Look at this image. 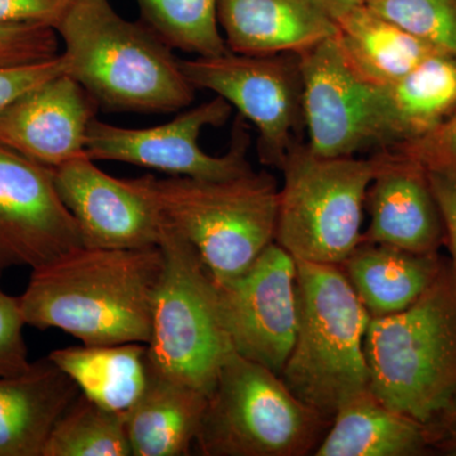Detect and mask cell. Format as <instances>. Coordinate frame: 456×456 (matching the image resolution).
<instances>
[{
	"label": "cell",
	"instance_id": "1",
	"mask_svg": "<svg viewBox=\"0 0 456 456\" xmlns=\"http://www.w3.org/2000/svg\"><path fill=\"white\" fill-rule=\"evenodd\" d=\"M163 272L159 246H82L32 269L18 301L26 325L61 330L83 345H147Z\"/></svg>",
	"mask_w": 456,
	"mask_h": 456
},
{
	"label": "cell",
	"instance_id": "2",
	"mask_svg": "<svg viewBox=\"0 0 456 456\" xmlns=\"http://www.w3.org/2000/svg\"><path fill=\"white\" fill-rule=\"evenodd\" d=\"M66 73L110 112L175 113L196 88L173 49L142 22L117 13L110 0H75L56 27Z\"/></svg>",
	"mask_w": 456,
	"mask_h": 456
},
{
	"label": "cell",
	"instance_id": "3",
	"mask_svg": "<svg viewBox=\"0 0 456 456\" xmlns=\"http://www.w3.org/2000/svg\"><path fill=\"white\" fill-rule=\"evenodd\" d=\"M369 389L430 426L456 393V278L449 260L406 310L370 318L365 335Z\"/></svg>",
	"mask_w": 456,
	"mask_h": 456
},
{
	"label": "cell",
	"instance_id": "4",
	"mask_svg": "<svg viewBox=\"0 0 456 456\" xmlns=\"http://www.w3.org/2000/svg\"><path fill=\"white\" fill-rule=\"evenodd\" d=\"M194 246L216 283L246 272L275 241L279 187L266 171L226 180L128 179Z\"/></svg>",
	"mask_w": 456,
	"mask_h": 456
},
{
	"label": "cell",
	"instance_id": "5",
	"mask_svg": "<svg viewBox=\"0 0 456 456\" xmlns=\"http://www.w3.org/2000/svg\"><path fill=\"white\" fill-rule=\"evenodd\" d=\"M296 261L298 329L281 377L297 397L332 421L342 404L369 388L370 314L340 266Z\"/></svg>",
	"mask_w": 456,
	"mask_h": 456
},
{
	"label": "cell",
	"instance_id": "6",
	"mask_svg": "<svg viewBox=\"0 0 456 456\" xmlns=\"http://www.w3.org/2000/svg\"><path fill=\"white\" fill-rule=\"evenodd\" d=\"M331 422L281 375L232 351L207 397L196 446L204 456H305Z\"/></svg>",
	"mask_w": 456,
	"mask_h": 456
},
{
	"label": "cell",
	"instance_id": "7",
	"mask_svg": "<svg viewBox=\"0 0 456 456\" xmlns=\"http://www.w3.org/2000/svg\"><path fill=\"white\" fill-rule=\"evenodd\" d=\"M380 167L369 158H323L296 143L281 169L275 242L296 260L340 265L362 242L365 196Z\"/></svg>",
	"mask_w": 456,
	"mask_h": 456
},
{
	"label": "cell",
	"instance_id": "8",
	"mask_svg": "<svg viewBox=\"0 0 456 456\" xmlns=\"http://www.w3.org/2000/svg\"><path fill=\"white\" fill-rule=\"evenodd\" d=\"M159 248L164 272L147 344L150 365L208 397L222 362L232 353L221 322L217 284L194 246L164 217Z\"/></svg>",
	"mask_w": 456,
	"mask_h": 456
},
{
	"label": "cell",
	"instance_id": "9",
	"mask_svg": "<svg viewBox=\"0 0 456 456\" xmlns=\"http://www.w3.org/2000/svg\"><path fill=\"white\" fill-rule=\"evenodd\" d=\"M196 89L209 90L256 127L261 163L281 169L305 127L303 82L296 53L254 56L227 53L180 61Z\"/></svg>",
	"mask_w": 456,
	"mask_h": 456
},
{
	"label": "cell",
	"instance_id": "10",
	"mask_svg": "<svg viewBox=\"0 0 456 456\" xmlns=\"http://www.w3.org/2000/svg\"><path fill=\"white\" fill-rule=\"evenodd\" d=\"M232 110L227 101L216 95L155 127H118L95 118L86 134V155L94 161H119L163 171L170 176L237 178L254 170L248 159L250 136L241 116L237 117L226 154H207L200 145L204 128L221 127L230 119Z\"/></svg>",
	"mask_w": 456,
	"mask_h": 456
},
{
	"label": "cell",
	"instance_id": "11",
	"mask_svg": "<svg viewBox=\"0 0 456 456\" xmlns=\"http://www.w3.org/2000/svg\"><path fill=\"white\" fill-rule=\"evenodd\" d=\"M216 284L233 353L281 375L298 329L296 259L274 241L239 277Z\"/></svg>",
	"mask_w": 456,
	"mask_h": 456
},
{
	"label": "cell",
	"instance_id": "12",
	"mask_svg": "<svg viewBox=\"0 0 456 456\" xmlns=\"http://www.w3.org/2000/svg\"><path fill=\"white\" fill-rule=\"evenodd\" d=\"M82 246L53 169L0 145V277L14 266L38 268Z\"/></svg>",
	"mask_w": 456,
	"mask_h": 456
},
{
	"label": "cell",
	"instance_id": "13",
	"mask_svg": "<svg viewBox=\"0 0 456 456\" xmlns=\"http://www.w3.org/2000/svg\"><path fill=\"white\" fill-rule=\"evenodd\" d=\"M298 56L311 151L323 158H346L375 149V88L347 68L335 37Z\"/></svg>",
	"mask_w": 456,
	"mask_h": 456
},
{
	"label": "cell",
	"instance_id": "14",
	"mask_svg": "<svg viewBox=\"0 0 456 456\" xmlns=\"http://www.w3.org/2000/svg\"><path fill=\"white\" fill-rule=\"evenodd\" d=\"M53 171L57 193L77 222L84 248L159 246L163 217L128 179L113 178L88 155Z\"/></svg>",
	"mask_w": 456,
	"mask_h": 456
},
{
	"label": "cell",
	"instance_id": "15",
	"mask_svg": "<svg viewBox=\"0 0 456 456\" xmlns=\"http://www.w3.org/2000/svg\"><path fill=\"white\" fill-rule=\"evenodd\" d=\"M98 108L77 80L57 75L0 113V145L56 169L86 155V134Z\"/></svg>",
	"mask_w": 456,
	"mask_h": 456
},
{
	"label": "cell",
	"instance_id": "16",
	"mask_svg": "<svg viewBox=\"0 0 456 456\" xmlns=\"http://www.w3.org/2000/svg\"><path fill=\"white\" fill-rule=\"evenodd\" d=\"M377 151L380 167L365 196L369 226L362 242L440 254L445 246V227L430 174L407 156L392 150Z\"/></svg>",
	"mask_w": 456,
	"mask_h": 456
},
{
	"label": "cell",
	"instance_id": "17",
	"mask_svg": "<svg viewBox=\"0 0 456 456\" xmlns=\"http://www.w3.org/2000/svg\"><path fill=\"white\" fill-rule=\"evenodd\" d=\"M218 20L228 50L242 55H301L338 32L317 0H218Z\"/></svg>",
	"mask_w": 456,
	"mask_h": 456
},
{
	"label": "cell",
	"instance_id": "18",
	"mask_svg": "<svg viewBox=\"0 0 456 456\" xmlns=\"http://www.w3.org/2000/svg\"><path fill=\"white\" fill-rule=\"evenodd\" d=\"M455 113L456 55L432 53L397 82L374 89L375 149L421 139Z\"/></svg>",
	"mask_w": 456,
	"mask_h": 456
},
{
	"label": "cell",
	"instance_id": "19",
	"mask_svg": "<svg viewBox=\"0 0 456 456\" xmlns=\"http://www.w3.org/2000/svg\"><path fill=\"white\" fill-rule=\"evenodd\" d=\"M79 395L49 356L0 377V456H42L57 419Z\"/></svg>",
	"mask_w": 456,
	"mask_h": 456
},
{
	"label": "cell",
	"instance_id": "20",
	"mask_svg": "<svg viewBox=\"0 0 456 456\" xmlns=\"http://www.w3.org/2000/svg\"><path fill=\"white\" fill-rule=\"evenodd\" d=\"M428 426L387 404L370 389L338 408L316 456H421L432 450Z\"/></svg>",
	"mask_w": 456,
	"mask_h": 456
},
{
	"label": "cell",
	"instance_id": "21",
	"mask_svg": "<svg viewBox=\"0 0 456 456\" xmlns=\"http://www.w3.org/2000/svg\"><path fill=\"white\" fill-rule=\"evenodd\" d=\"M440 254H417L395 246L360 242L340 268L370 318L406 310L439 274Z\"/></svg>",
	"mask_w": 456,
	"mask_h": 456
},
{
	"label": "cell",
	"instance_id": "22",
	"mask_svg": "<svg viewBox=\"0 0 456 456\" xmlns=\"http://www.w3.org/2000/svg\"><path fill=\"white\" fill-rule=\"evenodd\" d=\"M207 395L151 369L149 383L125 415L132 456H184L196 445Z\"/></svg>",
	"mask_w": 456,
	"mask_h": 456
},
{
	"label": "cell",
	"instance_id": "23",
	"mask_svg": "<svg viewBox=\"0 0 456 456\" xmlns=\"http://www.w3.org/2000/svg\"><path fill=\"white\" fill-rule=\"evenodd\" d=\"M336 23L334 37L345 64L373 88L391 86L439 53L365 4Z\"/></svg>",
	"mask_w": 456,
	"mask_h": 456
},
{
	"label": "cell",
	"instance_id": "24",
	"mask_svg": "<svg viewBox=\"0 0 456 456\" xmlns=\"http://www.w3.org/2000/svg\"><path fill=\"white\" fill-rule=\"evenodd\" d=\"M49 358L86 397L123 415L145 391L151 373L147 345L141 342L65 347Z\"/></svg>",
	"mask_w": 456,
	"mask_h": 456
},
{
	"label": "cell",
	"instance_id": "25",
	"mask_svg": "<svg viewBox=\"0 0 456 456\" xmlns=\"http://www.w3.org/2000/svg\"><path fill=\"white\" fill-rule=\"evenodd\" d=\"M132 455L123 413L99 406L80 393L50 432L42 456Z\"/></svg>",
	"mask_w": 456,
	"mask_h": 456
},
{
	"label": "cell",
	"instance_id": "26",
	"mask_svg": "<svg viewBox=\"0 0 456 456\" xmlns=\"http://www.w3.org/2000/svg\"><path fill=\"white\" fill-rule=\"evenodd\" d=\"M141 22L170 49L211 57L227 53L218 0H136Z\"/></svg>",
	"mask_w": 456,
	"mask_h": 456
},
{
	"label": "cell",
	"instance_id": "27",
	"mask_svg": "<svg viewBox=\"0 0 456 456\" xmlns=\"http://www.w3.org/2000/svg\"><path fill=\"white\" fill-rule=\"evenodd\" d=\"M365 5L439 53L456 55V0H365Z\"/></svg>",
	"mask_w": 456,
	"mask_h": 456
},
{
	"label": "cell",
	"instance_id": "28",
	"mask_svg": "<svg viewBox=\"0 0 456 456\" xmlns=\"http://www.w3.org/2000/svg\"><path fill=\"white\" fill-rule=\"evenodd\" d=\"M60 53L59 35L51 27L0 25V66L36 64Z\"/></svg>",
	"mask_w": 456,
	"mask_h": 456
},
{
	"label": "cell",
	"instance_id": "29",
	"mask_svg": "<svg viewBox=\"0 0 456 456\" xmlns=\"http://www.w3.org/2000/svg\"><path fill=\"white\" fill-rule=\"evenodd\" d=\"M387 150L407 156L428 173L456 183V113L421 139Z\"/></svg>",
	"mask_w": 456,
	"mask_h": 456
},
{
	"label": "cell",
	"instance_id": "30",
	"mask_svg": "<svg viewBox=\"0 0 456 456\" xmlns=\"http://www.w3.org/2000/svg\"><path fill=\"white\" fill-rule=\"evenodd\" d=\"M25 326L18 297L0 288V377L22 373L31 365L23 338Z\"/></svg>",
	"mask_w": 456,
	"mask_h": 456
},
{
	"label": "cell",
	"instance_id": "31",
	"mask_svg": "<svg viewBox=\"0 0 456 456\" xmlns=\"http://www.w3.org/2000/svg\"><path fill=\"white\" fill-rule=\"evenodd\" d=\"M65 73L61 53L36 64L0 66V113L28 90Z\"/></svg>",
	"mask_w": 456,
	"mask_h": 456
},
{
	"label": "cell",
	"instance_id": "32",
	"mask_svg": "<svg viewBox=\"0 0 456 456\" xmlns=\"http://www.w3.org/2000/svg\"><path fill=\"white\" fill-rule=\"evenodd\" d=\"M75 0H0V25L47 26L56 29Z\"/></svg>",
	"mask_w": 456,
	"mask_h": 456
},
{
	"label": "cell",
	"instance_id": "33",
	"mask_svg": "<svg viewBox=\"0 0 456 456\" xmlns=\"http://www.w3.org/2000/svg\"><path fill=\"white\" fill-rule=\"evenodd\" d=\"M428 174L443 215L445 246L450 253L449 263L456 278V183L436 174Z\"/></svg>",
	"mask_w": 456,
	"mask_h": 456
},
{
	"label": "cell",
	"instance_id": "34",
	"mask_svg": "<svg viewBox=\"0 0 456 456\" xmlns=\"http://www.w3.org/2000/svg\"><path fill=\"white\" fill-rule=\"evenodd\" d=\"M428 430H430L432 448L434 449L440 441L456 437V393L439 419L428 426Z\"/></svg>",
	"mask_w": 456,
	"mask_h": 456
},
{
	"label": "cell",
	"instance_id": "35",
	"mask_svg": "<svg viewBox=\"0 0 456 456\" xmlns=\"http://www.w3.org/2000/svg\"><path fill=\"white\" fill-rule=\"evenodd\" d=\"M336 22L354 9L365 4V0H317Z\"/></svg>",
	"mask_w": 456,
	"mask_h": 456
},
{
	"label": "cell",
	"instance_id": "36",
	"mask_svg": "<svg viewBox=\"0 0 456 456\" xmlns=\"http://www.w3.org/2000/svg\"><path fill=\"white\" fill-rule=\"evenodd\" d=\"M435 449L439 450L443 454L456 456V437L440 441L439 444L435 445Z\"/></svg>",
	"mask_w": 456,
	"mask_h": 456
}]
</instances>
